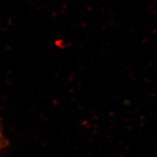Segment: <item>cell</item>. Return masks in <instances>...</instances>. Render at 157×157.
<instances>
[{
	"label": "cell",
	"instance_id": "6da1fadb",
	"mask_svg": "<svg viewBox=\"0 0 157 157\" xmlns=\"http://www.w3.org/2000/svg\"><path fill=\"white\" fill-rule=\"evenodd\" d=\"M3 143H4V141H3V139H2V135H0V147L3 146Z\"/></svg>",
	"mask_w": 157,
	"mask_h": 157
}]
</instances>
